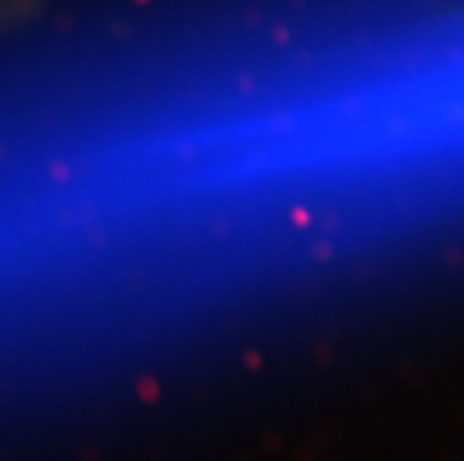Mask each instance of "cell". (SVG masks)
I'll use <instances>...</instances> for the list:
<instances>
[{
    "label": "cell",
    "mask_w": 464,
    "mask_h": 461,
    "mask_svg": "<svg viewBox=\"0 0 464 461\" xmlns=\"http://www.w3.org/2000/svg\"><path fill=\"white\" fill-rule=\"evenodd\" d=\"M45 0H0V48H6L9 39L34 22Z\"/></svg>",
    "instance_id": "1"
}]
</instances>
